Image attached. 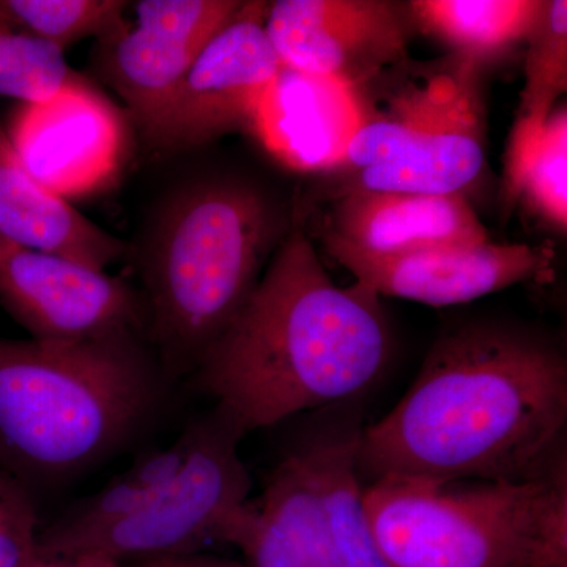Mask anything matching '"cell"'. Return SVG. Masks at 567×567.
Wrapping results in <instances>:
<instances>
[{"label":"cell","instance_id":"cell-27","mask_svg":"<svg viewBox=\"0 0 567 567\" xmlns=\"http://www.w3.org/2000/svg\"><path fill=\"white\" fill-rule=\"evenodd\" d=\"M25 567H123L111 559L96 555H74V557H47L41 555Z\"/></svg>","mask_w":567,"mask_h":567},{"label":"cell","instance_id":"cell-6","mask_svg":"<svg viewBox=\"0 0 567 567\" xmlns=\"http://www.w3.org/2000/svg\"><path fill=\"white\" fill-rule=\"evenodd\" d=\"M196 443L181 475L128 516L39 546L47 557L96 555L126 561L193 557L212 540H223L235 514L246 505L251 476L238 445L244 434L219 410L194 421Z\"/></svg>","mask_w":567,"mask_h":567},{"label":"cell","instance_id":"cell-20","mask_svg":"<svg viewBox=\"0 0 567 567\" xmlns=\"http://www.w3.org/2000/svg\"><path fill=\"white\" fill-rule=\"evenodd\" d=\"M544 7L546 0H413L406 11L417 31L481 70L525 47Z\"/></svg>","mask_w":567,"mask_h":567},{"label":"cell","instance_id":"cell-8","mask_svg":"<svg viewBox=\"0 0 567 567\" xmlns=\"http://www.w3.org/2000/svg\"><path fill=\"white\" fill-rule=\"evenodd\" d=\"M3 126L29 173L66 200L110 189L128 158L125 114L81 74L47 102L18 103Z\"/></svg>","mask_w":567,"mask_h":567},{"label":"cell","instance_id":"cell-11","mask_svg":"<svg viewBox=\"0 0 567 567\" xmlns=\"http://www.w3.org/2000/svg\"><path fill=\"white\" fill-rule=\"evenodd\" d=\"M406 7L386 0H276L265 31L282 69L363 89L406 61Z\"/></svg>","mask_w":567,"mask_h":567},{"label":"cell","instance_id":"cell-28","mask_svg":"<svg viewBox=\"0 0 567 567\" xmlns=\"http://www.w3.org/2000/svg\"><path fill=\"white\" fill-rule=\"evenodd\" d=\"M140 567H245L237 565L234 561H226V559L199 557V555H193V557L175 558V559H163V561L144 563Z\"/></svg>","mask_w":567,"mask_h":567},{"label":"cell","instance_id":"cell-14","mask_svg":"<svg viewBox=\"0 0 567 567\" xmlns=\"http://www.w3.org/2000/svg\"><path fill=\"white\" fill-rule=\"evenodd\" d=\"M361 123L358 89L282 69L264 93L248 133L290 169L331 174Z\"/></svg>","mask_w":567,"mask_h":567},{"label":"cell","instance_id":"cell-15","mask_svg":"<svg viewBox=\"0 0 567 567\" xmlns=\"http://www.w3.org/2000/svg\"><path fill=\"white\" fill-rule=\"evenodd\" d=\"M224 543L240 548L248 567H344L293 450L276 466L262 494L235 514Z\"/></svg>","mask_w":567,"mask_h":567},{"label":"cell","instance_id":"cell-21","mask_svg":"<svg viewBox=\"0 0 567 567\" xmlns=\"http://www.w3.org/2000/svg\"><path fill=\"white\" fill-rule=\"evenodd\" d=\"M524 76L503 162L502 183L507 188L520 181L548 117L567 92L566 0H546L543 14L525 41Z\"/></svg>","mask_w":567,"mask_h":567},{"label":"cell","instance_id":"cell-9","mask_svg":"<svg viewBox=\"0 0 567 567\" xmlns=\"http://www.w3.org/2000/svg\"><path fill=\"white\" fill-rule=\"evenodd\" d=\"M241 0H142L134 20L123 18L96 40L95 69L121 96L142 137L216 32Z\"/></svg>","mask_w":567,"mask_h":567},{"label":"cell","instance_id":"cell-5","mask_svg":"<svg viewBox=\"0 0 567 567\" xmlns=\"http://www.w3.org/2000/svg\"><path fill=\"white\" fill-rule=\"evenodd\" d=\"M550 473L522 483L385 476L363 488L364 509L391 567H529Z\"/></svg>","mask_w":567,"mask_h":567},{"label":"cell","instance_id":"cell-12","mask_svg":"<svg viewBox=\"0 0 567 567\" xmlns=\"http://www.w3.org/2000/svg\"><path fill=\"white\" fill-rule=\"evenodd\" d=\"M323 245L371 292L429 306L468 303L517 284L554 278L555 254L548 246L486 241L409 256L372 257L327 241Z\"/></svg>","mask_w":567,"mask_h":567},{"label":"cell","instance_id":"cell-7","mask_svg":"<svg viewBox=\"0 0 567 567\" xmlns=\"http://www.w3.org/2000/svg\"><path fill=\"white\" fill-rule=\"evenodd\" d=\"M268 2L241 3L212 37L144 141L159 152L200 147L248 132L264 93L282 70L267 31Z\"/></svg>","mask_w":567,"mask_h":567},{"label":"cell","instance_id":"cell-25","mask_svg":"<svg viewBox=\"0 0 567 567\" xmlns=\"http://www.w3.org/2000/svg\"><path fill=\"white\" fill-rule=\"evenodd\" d=\"M37 513L28 487L0 466V567H25L39 557Z\"/></svg>","mask_w":567,"mask_h":567},{"label":"cell","instance_id":"cell-4","mask_svg":"<svg viewBox=\"0 0 567 567\" xmlns=\"http://www.w3.org/2000/svg\"><path fill=\"white\" fill-rule=\"evenodd\" d=\"M163 380L136 334L74 344L0 338V466L24 484L89 468L141 427Z\"/></svg>","mask_w":567,"mask_h":567},{"label":"cell","instance_id":"cell-10","mask_svg":"<svg viewBox=\"0 0 567 567\" xmlns=\"http://www.w3.org/2000/svg\"><path fill=\"white\" fill-rule=\"evenodd\" d=\"M0 303L35 341L74 344L147 327L144 300L122 279L2 237Z\"/></svg>","mask_w":567,"mask_h":567},{"label":"cell","instance_id":"cell-24","mask_svg":"<svg viewBox=\"0 0 567 567\" xmlns=\"http://www.w3.org/2000/svg\"><path fill=\"white\" fill-rule=\"evenodd\" d=\"M76 76L65 52L0 25V96L18 103L47 102Z\"/></svg>","mask_w":567,"mask_h":567},{"label":"cell","instance_id":"cell-16","mask_svg":"<svg viewBox=\"0 0 567 567\" xmlns=\"http://www.w3.org/2000/svg\"><path fill=\"white\" fill-rule=\"evenodd\" d=\"M0 237L32 251L54 254L104 270L125 244L96 226L29 173L0 123Z\"/></svg>","mask_w":567,"mask_h":567},{"label":"cell","instance_id":"cell-3","mask_svg":"<svg viewBox=\"0 0 567 567\" xmlns=\"http://www.w3.org/2000/svg\"><path fill=\"white\" fill-rule=\"evenodd\" d=\"M292 215L260 186L234 177L197 178L163 200L142 278L164 379L194 374L256 289Z\"/></svg>","mask_w":567,"mask_h":567},{"label":"cell","instance_id":"cell-22","mask_svg":"<svg viewBox=\"0 0 567 567\" xmlns=\"http://www.w3.org/2000/svg\"><path fill=\"white\" fill-rule=\"evenodd\" d=\"M130 6L125 0H0V25L65 52L78 41L110 32Z\"/></svg>","mask_w":567,"mask_h":567},{"label":"cell","instance_id":"cell-19","mask_svg":"<svg viewBox=\"0 0 567 567\" xmlns=\"http://www.w3.org/2000/svg\"><path fill=\"white\" fill-rule=\"evenodd\" d=\"M357 417L327 425L295 446L322 509L328 535L344 567H391L380 551L363 503Z\"/></svg>","mask_w":567,"mask_h":567},{"label":"cell","instance_id":"cell-1","mask_svg":"<svg viewBox=\"0 0 567 567\" xmlns=\"http://www.w3.org/2000/svg\"><path fill=\"white\" fill-rule=\"evenodd\" d=\"M567 358L522 323L468 320L436 338L415 382L361 431L358 468L439 481L539 480L565 456Z\"/></svg>","mask_w":567,"mask_h":567},{"label":"cell","instance_id":"cell-26","mask_svg":"<svg viewBox=\"0 0 567 567\" xmlns=\"http://www.w3.org/2000/svg\"><path fill=\"white\" fill-rule=\"evenodd\" d=\"M529 567H567L566 456L551 468L550 486L537 524Z\"/></svg>","mask_w":567,"mask_h":567},{"label":"cell","instance_id":"cell-13","mask_svg":"<svg viewBox=\"0 0 567 567\" xmlns=\"http://www.w3.org/2000/svg\"><path fill=\"white\" fill-rule=\"evenodd\" d=\"M323 241L364 256L399 257L491 237L466 197L347 192L336 194Z\"/></svg>","mask_w":567,"mask_h":567},{"label":"cell","instance_id":"cell-23","mask_svg":"<svg viewBox=\"0 0 567 567\" xmlns=\"http://www.w3.org/2000/svg\"><path fill=\"white\" fill-rule=\"evenodd\" d=\"M558 235L567 233V107L558 104L544 126L518 186L517 205Z\"/></svg>","mask_w":567,"mask_h":567},{"label":"cell","instance_id":"cell-2","mask_svg":"<svg viewBox=\"0 0 567 567\" xmlns=\"http://www.w3.org/2000/svg\"><path fill=\"white\" fill-rule=\"evenodd\" d=\"M379 295L328 275L293 210L281 245L194 377L246 435L347 404L382 379L393 338Z\"/></svg>","mask_w":567,"mask_h":567},{"label":"cell","instance_id":"cell-17","mask_svg":"<svg viewBox=\"0 0 567 567\" xmlns=\"http://www.w3.org/2000/svg\"><path fill=\"white\" fill-rule=\"evenodd\" d=\"M477 96V70L454 58L447 69L413 78L386 107L363 106V123L331 174L357 173L404 158Z\"/></svg>","mask_w":567,"mask_h":567},{"label":"cell","instance_id":"cell-18","mask_svg":"<svg viewBox=\"0 0 567 567\" xmlns=\"http://www.w3.org/2000/svg\"><path fill=\"white\" fill-rule=\"evenodd\" d=\"M486 117L481 96L398 162L339 175L347 192L462 196L486 167Z\"/></svg>","mask_w":567,"mask_h":567}]
</instances>
